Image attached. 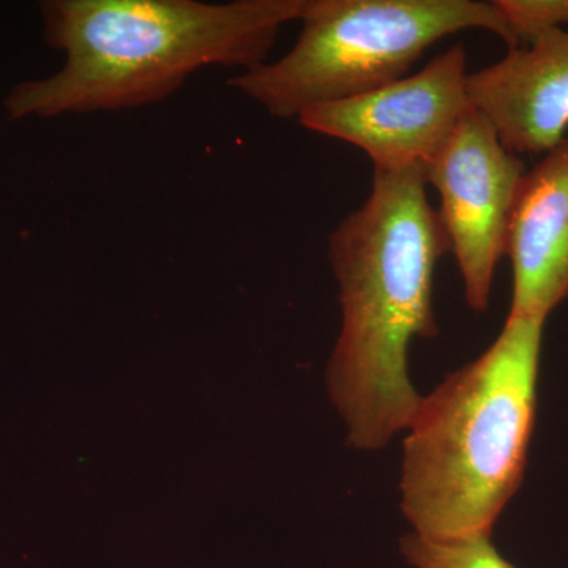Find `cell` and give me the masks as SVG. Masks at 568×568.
I'll list each match as a JSON object with an SVG mask.
<instances>
[{
    "label": "cell",
    "instance_id": "6da1fadb",
    "mask_svg": "<svg viewBox=\"0 0 568 568\" xmlns=\"http://www.w3.org/2000/svg\"><path fill=\"white\" fill-rule=\"evenodd\" d=\"M426 186L424 168L375 170L365 203L328 235L343 315L331 388L358 450L386 446L420 406L407 351L437 334L433 278L448 252Z\"/></svg>",
    "mask_w": 568,
    "mask_h": 568
},
{
    "label": "cell",
    "instance_id": "277c9868",
    "mask_svg": "<svg viewBox=\"0 0 568 568\" xmlns=\"http://www.w3.org/2000/svg\"><path fill=\"white\" fill-rule=\"evenodd\" d=\"M293 50L231 78L268 114L297 119L407 77L436 41L469 29L514 40L495 3L478 0H306Z\"/></svg>",
    "mask_w": 568,
    "mask_h": 568
},
{
    "label": "cell",
    "instance_id": "3957f363",
    "mask_svg": "<svg viewBox=\"0 0 568 568\" xmlns=\"http://www.w3.org/2000/svg\"><path fill=\"white\" fill-rule=\"evenodd\" d=\"M545 317L508 315L495 343L422 398L403 447L402 507L417 534H491L521 485Z\"/></svg>",
    "mask_w": 568,
    "mask_h": 568
},
{
    "label": "cell",
    "instance_id": "ba28073f",
    "mask_svg": "<svg viewBox=\"0 0 568 568\" xmlns=\"http://www.w3.org/2000/svg\"><path fill=\"white\" fill-rule=\"evenodd\" d=\"M510 315L538 316L568 298V136L526 171L508 223Z\"/></svg>",
    "mask_w": 568,
    "mask_h": 568
},
{
    "label": "cell",
    "instance_id": "30bf717a",
    "mask_svg": "<svg viewBox=\"0 0 568 568\" xmlns=\"http://www.w3.org/2000/svg\"><path fill=\"white\" fill-rule=\"evenodd\" d=\"M506 21L514 48L568 28V0H493Z\"/></svg>",
    "mask_w": 568,
    "mask_h": 568
},
{
    "label": "cell",
    "instance_id": "52a82bcc",
    "mask_svg": "<svg viewBox=\"0 0 568 568\" xmlns=\"http://www.w3.org/2000/svg\"><path fill=\"white\" fill-rule=\"evenodd\" d=\"M467 99L495 126L507 151L547 153L568 130V28L467 74Z\"/></svg>",
    "mask_w": 568,
    "mask_h": 568
},
{
    "label": "cell",
    "instance_id": "8992f818",
    "mask_svg": "<svg viewBox=\"0 0 568 568\" xmlns=\"http://www.w3.org/2000/svg\"><path fill=\"white\" fill-rule=\"evenodd\" d=\"M466 51L448 48L416 74L298 115L306 130L349 142L375 170L426 168L470 110Z\"/></svg>",
    "mask_w": 568,
    "mask_h": 568
},
{
    "label": "cell",
    "instance_id": "7a4b0ae2",
    "mask_svg": "<svg viewBox=\"0 0 568 568\" xmlns=\"http://www.w3.org/2000/svg\"><path fill=\"white\" fill-rule=\"evenodd\" d=\"M306 0H48L44 39L58 73L14 85L11 121L133 110L159 103L205 67L254 69Z\"/></svg>",
    "mask_w": 568,
    "mask_h": 568
},
{
    "label": "cell",
    "instance_id": "9c48e42d",
    "mask_svg": "<svg viewBox=\"0 0 568 568\" xmlns=\"http://www.w3.org/2000/svg\"><path fill=\"white\" fill-rule=\"evenodd\" d=\"M402 551L414 568H517L497 551L491 534L435 538L414 532L403 538Z\"/></svg>",
    "mask_w": 568,
    "mask_h": 568
},
{
    "label": "cell",
    "instance_id": "5b68a950",
    "mask_svg": "<svg viewBox=\"0 0 568 568\" xmlns=\"http://www.w3.org/2000/svg\"><path fill=\"white\" fill-rule=\"evenodd\" d=\"M525 162L499 140L480 111L470 110L426 164V185L439 196V215L455 254L467 305L487 312L496 267L506 256L508 223Z\"/></svg>",
    "mask_w": 568,
    "mask_h": 568
}]
</instances>
